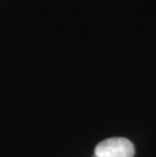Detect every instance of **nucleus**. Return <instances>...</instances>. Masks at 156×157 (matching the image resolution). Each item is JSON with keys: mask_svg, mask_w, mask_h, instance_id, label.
<instances>
[{"mask_svg": "<svg viewBox=\"0 0 156 157\" xmlns=\"http://www.w3.org/2000/svg\"><path fill=\"white\" fill-rule=\"evenodd\" d=\"M135 148L126 138L105 139L96 145L94 157H134Z\"/></svg>", "mask_w": 156, "mask_h": 157, "instance_id": "f257e3e1", "label": "nucleus"}]
</instances>
